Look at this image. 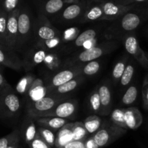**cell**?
<instances>
[{
    "label": "cell",
    "mask_w": 148,
    "mask_h": 148,
    "mask_svg": "<svg viewBox=\"0 0 148 148\" xmlns=\"http://www.w3.org/2000/svg\"><path fill=\"white\" fill-rule=\"evenodd\" d=\"M137 95H138V90H137V87L132 85L126 90L125 93L122 97L121 102L124 105L132 104L137 99Z\"/></svg>",
    "instance_id": "obj_36"
},
{
    "label": "cell",
    "mask_w": 148,
    "mask_h": 148,
    "mask_svg": "<svg viewBox=\"0 0 148 148\" xmlns=\"http://www.w3.org/2000/svg\"><path fill=\"white\" fill-rule=\"evenodd\" d=\"M124 43L127 53L131 55L143 68L148 69V56L145 51L141 49L137 38L134 35H126Z\"/></svg>",
    "instance_id": "obj_6"
},
{
    "label": "cell",
    "mask_w": 148,
    "mask_h": 148,
    "mask_svg": "<svg viewBox=\"0 0 148 148\" xmlns=\"http://www.w3.org/2000/svg\"><path fill=\"white\" fill-rule=\"evenodd\" d=\"M127 131V130L118 127L112 122H106L92 137L98 147L102 148L112 144L114 142L124 135Z\"/></svg>",
    "instance_id": "obj_3"
},
{
    "label": "cell",
    "mask_w": 148,
    "mask_h": 148,
    "mask_svg": "<svg viewBox=\"0 0 148 148\" xmlns=\"http://www.w3.org/2000/svg\"><path fill=\"white\" fill-rule=\"evenodd\" d=\"M20 12V8H17L8 14L7 45L5 48L12 51L15 50L18 46V17Z\"/></svg>",
    "instance_id": "obj_11"
},
{
    "label": "cell",
    "mask_w": 148,
    "mask_h": 148,
    "mask_svg": "<svg viewBox=\"0 0 148 148\" xmlns=\"http://www.w3.org/2000/svg\"><path fill=\"white\" fill-rule=\"evenodd\" d=\"M77 109V101L75 100H69L67 101H63L52 110L39 114L34 119L41 118V117H58L62 119L72 118L75 116Z\"/></svg>",
    "instance_id": "obj_7"
},
{
    "label": "cell",
    "mask_w": 148,
    "mask_h": 148,
    "mask_svg": "<svg viewBox=\"0 0 148 148\" xmlns=\"http://www.w3.org/2000/svg\"><path fill=\"white\" fill-rule=\"evenodd\" d=\"M47 54L46 51L42 49H38L34 51H31L27 57V60L24 63V66L26 68L30 69L36 65L43 63Z\"/></svg>",
    "instance_id": "obj_23"
},
{
    "label": "cell",
    "mask_w": 148,
    "mask_h": 148,
    "mask_svg": "<svg viewBox=\"0 0 148 148\" xmlns=\"http://www.w3.org/2000/svg\"><path fill=\"white\" fill-rule=\"evenodd\" d=\"M12 89V88L11 87V85H9L7 79L4 77L2 72V69H1V72H0V92H3L4 91L10 90Z\"/></svg>",
    "instance_id": "obj_43"
},
{
    "label": "cell",
    "mask_w": 148,
    "mask_h": 148,
    "mask_svg": "<svg viewBox=\"0 0 148 148\" xmlns=\"http://www.w3.org/2000/svg\"><path fill=\"white\" fill-rule=\"evenodd\" d=\"M61 41H62L61 37L57 36V37H55L53 38L49 39V40H46L42 42H38L36 46L38 49H44L45 51H47L53 50V49L57 48L60 44Z\"/></svg>",
    "instance_id": "obj_35"
},
{
    "label": "cell",
    "mask_w": 148,
    "mask_h": 148,
    "mask_svg": "<svg viewBox=\"0 0 148 148\" xmlns=\"http://www.w3.org/2000/svg\"><path fill=\"white\" fill-rule=\"evenodd\" d=\"M29 145L30 148H52L40 137L38 134H37L36 138L31 142Z\"/></svg>",
    "instance_id": "obj_42"
},
{
    "label": "cell",
    "mask_w": 148,
    "mask_h": 148,
    "mask_svg": "<svg viewBox=\"0 0 148 148\" xmlns=\"http://www.w3.org/2000/svg\"><path fill=\"white\" fill-rule=\"evenodd\" d=\"M37 130L38 134L49 146L51 147H55L56 136H55L53 131L41 127H38Z\"/></svg>",
    "instance_id": "obj_31"
},
{
    "label": "cell",
    "mask_w": 148,
    "mask_h": 148,
    "mask_svg": "<svg viewBox=\"0 0 148 148\" xmlns=\"http://www.w3.org/2000/svg\"><path fill=\"white\" fill-rule=\"evenodd\" d=\"M85 77L82 75H79L77 77L75 78L72 80L66 82L64 85L55 88L49 95H66V93L72 92L76 89L81 83L84 81Z\"/></svg>",
    "instance_id": "obj_21"
},
{
    "label": "cell",
    "mask_w": 148,
    "mask_h": 148,
    "mask_svg": "<svg viewBox=\"0 0 148 148\" xmlns=\"http://www.w3.org/2000/svg\"><path fill=\"white\" fill-rule=\"evenodd\" d=\"M49 95L47 88L41 79H36L27 94L29 103H33Z\"/></svg>",
    "instance_id": "obj_16"
},
{
    "label": "cell",
    "mask_w": 148,
    "mask_h": 148,
    "mask_svg": "<svg viewBox=\"0 0 148 148\" xmlns=\"http://www.w3.org/2000/svg\"><path fill=\"white\" fill-rule=\"evenodd\" d=\"M141 23V17L137 14L127 12L116 20V23L107 29L106 37L108 40L119 38L121 34H127L129 32L135 30Z\"/></svg>",
    "instance_id": "obj_1"
},
{
    "label": "cell",
    "mask_w": 148,
    "mask_h": 148,
    "mask_svg": "<svg viewBox=\"0 0 148 148\" xmlns=\"http://www.w3.org/2000/svg\"><path fill=\"white\" fill-rule=\"evenodd\" d=\"M102 120L96 115L90 116L84 121L83 124L89 134H95L101 127Z\"/></svg>",
    "instance_id": "obj_27"
},
{
    "label": "cell",
    "mask_w": 148,
    "mask_h": 148,
    "mask_svg": "<svg viewBox=\"0 0 148 148\" xmlns=\"http://www.w3.org/2000/svg\"><path fill=\"white\" fill-rule=\"evenodd\" d=\"M33 119L38 127L49 129L53 132H58L68 123V120L66 119L58 117H41Z\"/></svg>",
    "instance_id": "obj_17"
},
{
    "label": "cell",
    "mask_w": 148,
    "mask_h": 148,
    "mask_svg": "<svg viewBox=\"0 0 148 148\" xmlns=\"http://www.w3.org/2000/svg\"><path fill=\"white\" fill-rule=\"evenodd\" d=\"M18 146H19V143H16V144L12 145L10 146V147L7 148H18Z\"/></svg>",
    "instance_id": "obj_48"
},
{
    "label": "cell",
    "mask_w": 148,
    "mask_h": 148,
    "mask_svg": "<svg viewBox=\"0 0 148 148\" xmlns=\"http://www.w3.org/2000/svg\"><path fill=\"white\" fill-rule=\"evenodd\" d=\"M89 1H80L72 3L66 7L61 13L59 19L62 21H74L79 18H82Z\"/></svg>",
    "instance_id": "obj_12"
},
{
    "label": "cell",
    "mask_w": 148,
    "mask_h": 148,
    "mask_svg": "<svg viewBox=\"0 0 148 148\" xmlns=\"http://www.w3.org/2000/svg\"><path fill=\"white\" fill-rule=\"evenodd\" d=\"M103 17V10L101 5V0H89L88 7L80 19L82 23L95 20H102Z\"/></svg>",
    "instance_id": "obj_15"
},
{
    "label": "cell",
    "mask_w": 148,
    "mask_h": 148,
    "mask_svg": "<svg viewBox=\"0 0 148 148\" xmlns=\"http://www.w3.org/2000/svg\"><path fill=\"white\" fill-rule=\"evenodd\" d=\"M19 141H20V133L18 130H15L10 134L1 138L0 148H7L16 143H19Z\"/></svg>",
    "instance_id": "obj_32"
},
{
    "label": "cell",
    "mask_w": 148,
    "mask_h": 148,
    "mask_svg": "<svg viewBox=\"0 0 148 148\" xmlns=\"http://www.w3.org/2000/svg\"><path fill=\"white\" fill-rule=\"evenodd\" d=\"M85 148H100L93 137H90L86 139L85 141Z\"/></svg>",
    "instance_id": "obj_47"
},
{
    "label": "cell",
    "mask_w": 148,
    "mask_h": 148,
    "mask_svg": "<svg viewBox=\"0 0 148 148\" xmlns=\"http://www.w3.org/2000/svg\"><path fill=\"white\" fill-rule=\"evenodd\" d=\"M128 58L124 56V58L120 59L118 62L115 64L112 72V77L114 84H117L120 82L121 78L124 74V70L127 67V62Z\"/></svg>",
    "instance_id": "obj_28"
},
{
    "label": "cell",
    "mask_w": 148,
    "mask_h": 148,
    "mask_svg": "<svg viewBox=\"0 0 148 148\" xmlns=\"http://www.w3.org/2000/svg\"><path fill=\"white\" fill-rule=\"evenodd\" d=\"M101 103V115H108L111 107V92L109 87L106 84L101 85L98 88Z\"/></svg>",
    "instance_id": "obj_20"
},
{
    "label": "cell",
    "mask_w": 148,
    "mask_h": 148,
    "mask_svg": "<svg viewBox=\"0 0 148 148\" xmlns=\"http://www.w3.org/2000/svg\"><path fill=\"white\" fill-rule=\"evenodd\" d=\"M118 46V43L116 40H108L107 41L98 44L95 47L91 48L88 50L82 51V52L77 55L75 57H73L70 62V64L79 66L83 64L84 63H88L90 62L95 60L107 53H110Z\"/></svg>",
    "instance_id": "obj_2"
},
{
    "label": "cell",
    "mask_w": 148,
    "mask_h": 148,
    "mask_svg": "<svg viewBox=\"0 0 148 148\" xmlns=\"http://www.w3.org/2000/svg\"><path fill=\"white\" fill-rule=\"evenodd\" d=\"M142 95H143V106L145 109L148 110V75H146L143 80Z\"/></svg>",
    "instance_id": "obj_41"
},
{
    "label": "cell",
    "mask_w": 148,
    "mask_h": 148,
    "mask_svg": "<svg viewBox=\"0 0 148 148\" xmlns=\"http://www.w3.org/2000/svg\"><path fill=\"white\" fill-rule=\"evenodd\" d=\"M72 132H73V137L75 141L86 140V136L88 133L83 123L79 122V121L74 122Z\"/></svg>",
    "instance_id": "obj_33"
},
{
    "label": "cell",
    "mask_w": 148,
    "mask_h": 148,
    "mask_svg": "<svg viewBox=\"0 0 148 148\" xmlns=\"http://www.w3.org/2000/svg\"><path fill=\"white\" fill-rule=\"evenodd\" d=\"M144 14L146 17H148V7H146L144 10Z\"/></svg>",
    "instance_id": "obj_49"
},
{
    "label": "cell",
    "mask_w": 148,
    "mask_h": 148,
    "mask_svg": "<svg viewBox=\"0 0 148 148\" xmlns=\"http://www.w3.org/2000/svg\"><path fill=\"white\" fill-rule=\"evenodd\" d=\"M0 64L1 66L20 71L24 66V62L14 53V51L7 49L0 45Z\"/></svg>",
    "instance_id": "obj_13"
},
{
    "label": "cell",
    "mask_w": 148,
    "mask_h": 148,
    "mask_svg": "<svg viewBox=\"0 0 148 148\" xmlns=\"http://www.w3.org/2000/svg\"><path fill=\"white\" fill-rule=\"evenodd\" d=\"M89 103L90 108L91 111H93L95 114H101V103L99 92H98V88H96L91 93L90 96Z\"/></svg>",
    "instance_id": "obj_34"
},
{
    "label": "cell",
    "mask_w": 148,
    "mask_h": 148,
    "mask_svg": "<svg viewBox=\"0 0 148 148\" xmlns=\"http://www.w3.org/2000/svg\"><path fill=\"white\" fill-rule=\"evenodd\" d=\"M67 95H48L45 98L29 103L27 108V114L29 117L34 119L39 114L46 112L54 108L56 106L67 99Z\"/></svg>",
    "instance_id": "obj_4"
},
{
    "label": "cell",
    "mask_w": 148,
    "mask_h": 148,
    "mask_svg": "<svg viewBox=\"0 0 148 148\" xmlns=\"http://www.w3.org/2000/svg\"><path fill=\"white\" fill-rule=\"evenodd\" d=\"M97 42H98V38H95L93 39H91V40H88L87 42H85V43L83 44L82 47L81 49H82L83 50L82 51H85V50H88V49H91V48H93L95 47V46H97Z\"/></svg>",
    "instance_id": "obj_46"
},
{
    "label": "cell",
    "mask_w": 148,
    "mask_h": 148,
    "mask_svg": "<svg viewBox=\"0 0 148 148\" xmlns=\"http://www.w3.org/2000/svg\"><path fill=\"white\" fill-rule=\"evenodd\" d=\"M134 74V67L132 64H128L124 70V74L120 80V84L122 86H127L132 79Z\"/></svg>",
    "instance_id": "obj_40"
},
{
    "label": "cell",
    "mask_w": 148,
    "mask_h": 148,
    "mask_svg": "<svg viewBox=\"0 0 148 148\" xmlns=\"http://www.w3.org/2000/svg\"><path fill=\"white\" fill-rule=\"evenodd\" d=\"M82 68L81 67L80 65L74 66L72 69H65V70H62L58 72L51 78V79L49 81V82L46 85V88L49 91V94L52 90H53L55 88L77 77L78 76L82 75Z\"/></svg>",
    "instance_id": "obj_9"
},
{
    "label": "cell",
    "mask_w": 148,
    "mask_h": 148,
    "mask_svg": "<svg viewBox=\"0 0 148 148\" xmlns=\"http://www.w3.org/2000/svg\"><path fill=\"white\" fill-rule=\"evenodd\" d=\"M35 30L38 42L44 41L59 36V30L52 26L46 16L42 13L39 14L36 20Z\"/></svg>",
    "instance_id": "obj_8"
},
{
    "label": "cell",
    "mask_w": 148,
    "mask_h": 148,
    "mask_svg": "<svg viewBox=\"0 0 148 148\" xmlns=\"http://www.w3.org/2000/svg\"><path fill=\"white\" fill-rule=\"evenodd\" d=\"M79 35V30L77 27H72L66 29L62 33V42L63 43H69V42L75 41Z\"/></svg>",
    "instance_id": "obj_38"
},
{
    "label": "cell",
    "mask_w": 148,
    "mask_h": 148,
    "mask_svg": "<svg viewBox=\"0 0 148 148\" xmlns=\"http://www.w3.org/2000/svg\"><path fill=\"white\" fill-rule=\"evenodd\" d=\"M36 77L33 74H27V75L21 78L16 85V91L17 93L21 95H25V94L27 95Z\"/></svg>",
    "instance_id": "obj_25"
},
{
    "label": "cell",
    "mask_w": 148,
    "mask_h": 148,
    "mask_svg": "<svg viewBox=\"0 0 148 148\" xmlns=\"http://www.w3.org/2000/svg\"><path fill=\"white\" fill-rule=\"evenodd\" d=\"M111 122L118 127L127 130L125 121V108H116L111 115Z\"/></svg>",
    "instance_id": "obj_30"
},
{
    "label": "cell",
    "mask_w": 148,
    "mask_h": 148,
    "mask_svg": "<svg viewBox=\"0 0 148 148\" xmlns=\"http://www.w3.org/2000/svg\"><path fill=\"white\" fill-rule=\"evenodd\" d=\"M85 140H79V141L74 140L61 148H85Z\"/></svg>",
    "instance_id": "obj_44"
},
{
    "label": "cell",
    "mask_w": 148,
    "mask_h": 148,
    "mask_svg": "<svg viewBox=\"0 0 148 148\" xmlns=\"http://www.w3.org/2000/svg\"><path fill=\"white\" fill-rule=\"evenodd\" d=\"M125 121L127 130H137L142 125L143 117L137 107L125 108Z\"/></svg>",
    "instance_id": "obj_18"
},
{
    "label": "cell",
    "mask_w": 148,
    "mask_h": 148,
    "mask_svg": "<svg viewBox=\"0 0 148 148\" xmlns=\"http://www.w3.org/2000/svg\"><path fill=\"white\" fill-rule=\"evenodd\" d=\"M101 68V64L96 60L87 63L82 67V73L86 76H92L98 73Z\"/></svg>",
    "instance_id": "obj_39"
},
{
    "label": "cell",
    "mask_w": 148,
    "mask_h": 148,
    "mask_svg": "<svg viewBox=\"0 0 148 148\" xmlns=\"http://www.w3.org/2000/svg\"><path fill=\"white\" fill-rule=\"evenodd\" d=\"M111 1H114V2L117 3V4H122V5H132L135 3L139 2H143V1H148V0H111Z\"/></svg>",
    "instance_id": "obj_45"
},
{
    "label": "cell",
    "mask_w": 148,
    "mask_h": 148,
    "mask_svg": "<svg viewBox=\"0 0 148 148\" xmlns=\"http://www.w3.org/2000/svg\"><path fill=\"white\" fill-rule=\"evenodd\" d=\"M74 123H67L58 131L56 137L55 147L61 148L70 142L74 141L72 127Z\"/></svg>",
    "instance_id": "obj_19"
},
{
    "label": "cell",
    "mask_w": 148,
    "mask_h": 148,
    "mask_svg": "<svg viewBox=\"0 0 148 148\" xmlns=\"http://www.w3.org/2000/svg\"><path fill=\"white\" fill-rule=\"evenodd\" d=\"M1 114L6 118L12 117L19 112L20 102L13 89L0 92Z\"/></svg>",
    "instance_id": "obj_5"
},
{
    "label": "cell",
    "mask_w": 148,
    "mask_h": 148,
    "mask_svg": "<svg viewBox=\"0 0 148 148\" xmlns=\"http://www.w3.org/2000/svg\"><path fill=\"white\" fill-rule=\"evenodd\" d=\"M7 23L8 13L1 8L0 11V45L7 47Z\"/></svg>",
    "instance_id": "obj_24"
},
{
    "label": "cell",
    "mask_w": 148,
    "mask_h": 148,
    "mask_svg": "<svg viewBox=\"0 0 148 148\" xmlns=\"http://www.w3.org/2000/svg\"><path fill=\"white\" fill-rule=\"evenodd\" d=\"M31 29V21L29 11L25 7L20 8L18 17V46L23 44L28 37Z\"/></svg>",
    "instance_id": "obj_14"
},
{
    "label": "cell",
    "mask_w": 148,
    "mask_h": 148,
    "mask_svg": "<svg viewBox=\"0 0 148 148\" xmlns=\"http://www.w3.org/2000/svg\"><path fill=\"white\" fill-rule=\"evenodd\" d=\"M98 35L97 31L94 29H88L79 35L76 40L74 41V46L76 48H82L84 43L88 40L95 38Z\"/></svg>",
    "instance_id": "obj_29"
},
{
    "label": "cell",
    "mask_w": 148,
    "mask_h": 148,
    "mask_svg": "<svg viewBox=\"0 0 148 148\" xmlns=\"http://www.w3.org/2000/svg\"><path fill=\"white\" fill-rule=\"evenodd\" d=\"M34 119L29 117L25 124L24 127V138L26 143L30 145L31 142L36 138L38 134V130L34 123Z\"/></svg>",
    "instance_id": "obj_26"
},
{
    "label": "cell",
    "mask_w": 148,
    "mask_h": 148,
    "mask_svg": "<svg viewBox=\"0 0 148 148\" xmlns=\"http://www.w3.org/2000/svg\"><path fill=\"white\" fill-rule=\"evenodd\" d=\"M43 63L50 70H56L59 68L62 62L57 55L53 53H49L46 56Z\"/></svg>",
    "instance_id": "obj_37"
},
{
    "label": "cell",
    "mask_w": 148,
    "mask_h": 148,
    "mask_svg": "<svg viewBox=\"0 0 148 148\" xmlns=\"http://www.w3.org/2000/svg\"><path fill=\"white\" fill-rule=\"evenodd\" d=\"M101 5L103 10V17L102 20H116L122 17L126 13L134 8V4L122 5L113 1L101 0Z\"/></svg>",
    "instance_id": "obj_10"
},
{
    "label": "cell",
    "mask_w": 148,
    "mask_h": 148,
    "mask_svg": "<svg viewBox=\"0 0 148 148\" xmlns=\"http://www.w3.org/2000/svg\"><path fill=\"white\" fill-rule=\"evenodd\" d=\"M65 3V0H43L41 4L42 14H56L62 10Z\"/></svg>",
    "instance_id": "obj_22"
}]
</instances>
